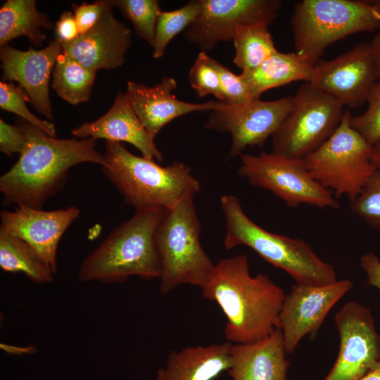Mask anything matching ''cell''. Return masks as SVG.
<instances>
[{"label": "cell", "mask_w": 380, "mask_h": 380, "mask_svg": "<svg viewBox=\"0 0 380 380\" xmlns=\"http://www.w3.org/2000/svg\"><path fill=\"white\" fill-rule=\"evenodd\" d=\"M202 295L221 308L224 336L232 343L255 342L279 329L285 293L266 274L252 276L246 255L220 259Z\"/></svg>", "instance_id": "cell-1"}, {"label": "cell", "mask_w": 380, "mask_h": 380, "mask_svg": "<svg viewBox=\"0 0 380 380\" xmlns=\"http://www.w3.org/2000/svg\"><path fill=\"white\" fill-rule=\"evenodd\" d=\"M22 125L27 144L16 163L0 177L5 204L42 209L64 187L71 167L84 163L107 165L94 139H57L27 122Z\"/></svg>", "instance_id": "cell-2"}, {"label": "cell", "mask_w": 380, "mask_h": 380, "mask_svg": "<svg viewBox=\"0 0 380 380\" xmlns=\"http://www.w3.org/2000/svg\"><path fill=\"white\" fill-rule=\"evenodd\" d=\"M163 210L137 209L83 260L79 281L121 283L132 276L160 278L161 264L156 235Z\"/></svg>", "instance_id": "cell-3"}, {"label": "cell", "mask_w": 380, "mask_h": 380, "mask_svg": "<svg viewBox=\"0 0 380 380\" xmlns=\"http://www.w3.org/2000/svg\"><path fill=\"white\" fill-rule=\"evenodd\" d=\"M104 156L107 165L101 167L103 173L135 210L171 209L201 190L200 182L184 163L162 166L154 159L132 154L120 142L109 141Z\"/></svg>", "instance_id": "cell-4"}, {"label": "cell", "mask_w": 380, "mask_h": 380, "mask_svg": "<svg viewBox=\"0 0 380 380\" xmlns=\"http://www.w3.org/2000/svg\"><path fill=\"white\" fill-rule=\"evenodd\" d=\"M225 219L227 250L246 246L262 259L284 270L298 285L324 286L338 281L334 267L322 260L303 240L269 232L244 212L238 198H220Z\"/></svg>", "instance_id": "cell-5"}, {"label": "cell", "mask_w": 380, "mask_h": 380, "mask_svg": "<svg viewBox=\"0 0 380 380\" xmlns=\"http://www.w3.org/2000/svg\"><path fill=\"white\" fill-rule=\"evenodd\" d=\"M194 196L171 209H163L156 235L161 272L160 292L167 293L181 284L203 288L215 265L200 242L201 225Z\"/></svg>", "instance_id": "cell-6"}, {"label": "cell", "mask_w": 380, "mask_h": 380, "mask_svg": "<svg viewBox=\"0 0 380 380\" xmlns=\"http://www.w3.org/2000/svg\"><path fill=\"white\" fill-rule=\"evenodd\" d=\"M291 27L296 52L315 66L335 42L353 34L379 30L380 15L367 1L303 0L295 5Z\"/></svg>", "instance_id": "cell-7"}, {"label": "cell", "mask_w": 380, "mask_h": 380, "mask_svg": "<svg viewBox=\"0 0 380 380\" xmlns=\"http://www.w3.org/2000/svg\"><path fill=\"white\" fill-rule=\"evenodd\" d=\"M352 115L344 110L333 134L303 158L311 177L336 197L350 202L362 191L376 168L370 160L372 146L350 125Z\"/></svg>", "instance_id": "cell-8"}, {"label": "cell", "mask_w": 380, "mask_h": 380, "mask_svg": "<svg viewBox=\"0 0 380 380\" xmlns=\"http://www.w3.org/2000/svg\"><path fill=\"white\" fill-rule=\"evenodd\" d=\"M341 103L310 82L292 96L291 110L272 135V153L303 158L324 143L338 127Z\"/></svg>", "instance_id": "cell-9"}, {"label": "cell", "mask_w": 380, "mask_h": 380, "mask_svg": "<svg viewBox=\"0 0 380 380\" xmlns=\"http://www.w3.org/2000/svg\"><path fill=\"white\" fill-rule=\"evenodd\" d=\"M239 175L248 183L271 191L287 206L308 204L319 208L338 209V201L310 175L303 158L274 153L258 156L242 153Z\"/></svg>", "instance_id": "cell-10"}, {"label": "cell", "mask_w": 380, "mask_h": 380, "mask_svg": "<svg viewBox=\"0 0 380 380\" xmlns=\"http://www.w3.org/2000/svg\"><path fill=\"white\" fill-rule=\"evenodd\" d=\"M292 105V96L274 101L252 99L229 104L217 101L205 124L207 129L229 132V157L240 156L247 147H262L276 132Z\"/></svg>", "instance_id": "cell-11"}, {"label": "cell", "mask_w": 380, "mask_h": 380, "mask_svg": "<svg viewBox=\"0 0 380 380\" xmlns=\"http://www.w3.org/2000/svg\"><path fill=\"white\" fill-rule=\"evenodd\" d=\"M201 12L185 30L189 42L202 51L221 42L232 41L236 27L256 23L269 25L283 4L279 0H200Z\"/></svg>", "instance_id": "cell-12"}, {"label": "cell", "mask_w": 380, "mask_h": 380, "mask_svg": "<svg viewBox=\"0 0 380 380\" xmlns=\"http://www.w3.org/2000/svg\"><path fill=\"white\" fill-rule=\"evenodd\" d=\"M340 338L336 360L324 380H359L380 360V335L371 311L355 301L336 314Z\"/></svg>", "instance_id": "cell-13"}, {"label": "cell", "mask_w": 380, "mask_h": 380, "mask_svg": "<svg viewBox=\"0 0 380 380\" xmlns=\"http://www.w3.org/2000/svg\"><path fill=\"white\" fill-rule=\"evenodd\" d=\"M377 81L370 42H365L334 59H320L310 83L343 106L355 108L367 101Z\"/></svg>", "instance_id": "cell-14"}, {"label": "cell", "mask_w": 380, "mask_h": 380, "mask_svg": "<svg viewBox=\"0 0 380 380\" xmlns=\"http://www.w3.org/2000/svg\"><path fill=\"white\" fill-rule=\"evenodd\" d=\"M353 287L350 279L324 286L293 285L279 316L286 353H293L305 336L316 334L331 308Z\"/></svg>", "instance_id": "cell-15"}, {"label": "cell", "mask_w": 380, "mask_h": 380, "mask_svg": "<svg viewBox=\"0 0 380 380\" xmlns=\"http://www.w3.org/2000/svg\"><path fill=\"white\" fill-rule=\"evenodd\" d=\"M80 215V210L75 206L44 210L20 205L13 211L1 212L0 232L27 242L55 274L60 240Z\"/></svg>", "instance_id": "cell-16"}, {"label": "cell", "mask_w": 380, "mask_h": 380, "mask_svg": "<svg viewBox=\"0 0 380 380\" xmlns=\"http://www.w3.org/2000/svg\"><path fill=\"white\" fill-rule=\"evenodd\" d=\"M63 52L62 44L56 39L39 50L30 48L24 51L8 44L0 49L3 79L17 82L35 109L50 121L54 117L49 98V80Z\"/></svg>", "instance_id": "cell-17"}, {"label": "cell", "mask_w": 380, "mask_h": 380, "mask_svg": "<svg viewBox=\"0 0 380 380\" xmlns=\"http://www.w3.org/2000/svg\"><path fill=\"white\" fill-rule=\"evenodd\" d=\"M113 7L108 8L89 31L62 44L63 53L95 71L122 66L132 44V31L116 19Z\"/></svg>", "instance_id": "cell-18"}, {"label": "cell", "mask_w": 380, "mask_h": 380, "mask_svg": "<svg viewBox=\"0 0 380 380\" xmlns=\"http://www.w3.org/2000/svg\"><path fill=\"white\" fill-rule=\"evenodd\" d=\"M177 81L165 76L153 87L129 81L125 93L146 130L154 137L160 130L174 119L193 112L213 110L215 101L192 103L177 99L172 91L177 89Z\"/></svg>", "instance_id": "cell-19"}, {"label": "cell", "mask_w": 380, "mask_h": 380, "mask_svg": "<svg viewBox=\"0 0 380 380\" xmlns=\"http://www.w3.org/2000/svg\"><path fill=\"white\" fill-rule=\"evenodd\" d=\"M76 138L103 139L106 141L127 142L134 146L142 156L163 161L154 137L144 127L124 93L120 92L110 109L99 119L84 122L71 131Z\"/></svg>", "instance_id": "cell-20"}, {"label": "cell", "mask_w": 380, "mask_h": 380, "mask_svg": "<svg viewBox=\"0 0 380 380\" xmlns=\"http://www.w3.org/2000/svg\"><path fill=\"white\" fill-rule=\"evenodd\" d=\"M282 331L276 329L266 337L252 343H232V380H286L289 362Z\"/></svg>", "instance_id": "cell-21"}, {"label": "cell", "mask_w": 380, "mask_h": 380, "mask_svg": "<svg viewBox=\"0 0 380 380\" xmlns=\"http://www.w3.org/2000/svg\"><path fill=\"white\" fill-rule=\"evenodd\" d=\"M232 344L228 341L173 350L155 380H214L230 367Z\"/></svg>", "instance_id": "cell-22"}, {"label": "cell", "mask_w": 380, "mask_h": 380, "mask_svg": "<svg viewBox=\"0 0 380 380\" xmlns=\"http://www.w3.org/2000/svg\"><path fill=\"white\" fill-rule=\"evenodd\" d=\"M314 65L297 52L278 51L259 66L240 74L246 83L252 97L260 99L265 91L290 82L303 80L310 82Z\"/></svg>", "instance_id": "cell-23"}, {"label": "cell", "mask_w": 380, "mask_h": 380, "mask_svg": "<svg viewBox=\"0 0 380 380\" xmlns=\"http://www.w3.org/2000/svg\"><path fill=\"white\" fill-rule=\"evenodd\" d=\"M52 27V22L38 11L34 0H8L0 8L1 46L23 36L40 46L46 38L42 29Z\"/></svg>", "instance_id": "cell-24"}, {"label": "cell", "mask_w": 380, "mask_h": 380, "mask_svg": "<svg viewBox=\"0 0 380 380\" xmlns=\"http://www.w3.org/2000/svg\"><path fill=\"white\" fill-rule=\"evenodd\" d=\"M0 267L8 272H21L35 284L53 281L54 274L37 251L23 239L0 232Z\"/></svg>", "instance_id": "cell-25"}, {"label": "cell", "mask_w": 380, "mask_h": 380, "mask_svg": "<svg viewBox=\"0 0 380 380\" xmlns=\"http://www.w3.org/2000/svg\"><path fill=\"white\" fill-rule=\"evenodd\" d=\"M268 26L256 23L236 27L232 39L235 49L233 62L242 71L259 66L277 51Z\"/></svg>", "instance_id": "cell-26"}, {"label": "cell", "mask_w": 380, "mask_h": 380, "mask_svg": "<svg viewBox=\"0 0 380 380\" xmlns=\"http://www.w3.org/2000/svg\"><path fill=\"white\" fill-rule=\"evenodd\" d=\"M96 72L63 52L53 68L51 87L72 105L87 102L91 97Z\"/></svg>", "instance_id": "cell-27"}, {"label": "cell", "mask_w": 380, "mask_h": 380, "mask_svg": "<svg viewBox=\"0 0 380 380\" xmlns=\"http://www.w3.org/2000/svg\"><path fill=\"white\" fill-rule=\"evenodd\" d=\"M201 10L200 0H192L175 10L162 11L158 19L152 46L153 57L156 59L162 57L170 41L194 22Z\"/></svg>", "instance_id": "cell-28"}, {"label": "cell", "mask_w": 380, "mask_h": 380, "mask_svg": "<svg viewBox=\"0 0 380 380\" xmlns=\"http://www.w3.org/2000/svg\"><path fill=\"white\" fill-rule=\"evenodd\" d=\"M132 23L137 35L153 46L158 19L162 12L157 0H111Z\"/></svg>", "instance_id": "cell-29"}, {"label": "cell", "mask_w": 380, "mask_h": 380, "mask_svg": "<svg viewBox=\"0 0 380 380\" xmlns=\"http://www.w3.org/2000/svg\"><path fill=\"white\" fill-rule=\"evenodd\" d=\"M350 203L353 213L371 227L380 230V168L375 170L360 194Z\"/></svg>", "instance_id": "cell-30"}, {"label": "cell", "mask_w": 380, "mask_h": 380, "mask_svg": "<svg viewBox=\"0 0 380 380\" xmlns=\"http://www.w3.org/2000/svg\"><path fill=\"white\" fill-rule=\"evenodd\" d=\"M213 58L201 51L189 70L188 78L192 89L200 97L208 94L223 101L218 73L213 65Z\"/></svg>", "instance_id": "cell-31"}, {"label": "cell", "mask_w": 380, "mask_h": 380, "mask_svg": "<svg viewBox=\"0 0 380 380\" xmlns=\"http://www.w3.org/2000/svg\"><path fill=\"white\" fill-rule=\"evenodd\" d=\"M26 99L25 94L12 82H0V107L17 114L46 134L55 137V125L51 122L42 120L32 113L26 105Z\"/></svg>", "instance_id": "cell-32"}, {"label": "cell", "mask_w": 380, "mask_h": 380, "mask_svg": "<svg viewBox=\"0 0 380 380\" xmlns=\"http://www.w3.org/2000/svg\"><path fill=\"white\" fill-rule=\"evenodd\" d=\"M368 108L361 115L351 116V127L372 146L380 139V81L373 86L367 97Z\"/></svg>", "instance_id": "cell-33"}, {"label": "cell", "mask_w": 380, "mask_h": 380, "mask_svg": "<svg viewBox=\"0 0 380 380\" xmlns=\"http://www.w3.org/2000/svg\"><path fill=\"white\" fill-rule=\"evenodd\" d=\"M213 62L220 78L223 97L222 102L236 104L254 99L246 83L240 75L233 73L229 68L215 59Z\"/></svg>", "instance_id": "cell-34"}, {"label": "cell", "mask_w": 380, "mask_h": 380, "mask_svg": "<svg viewBox=\"0 0 380 380\" xmlns=\"http://www.w3.org/2000/svg\"><path fill=\"white\" fill-rule=\"evenodd\" d=\"M113 6L111 0H99L92 4H72L74 15L80 34L91 29L101 18L103 13Z\"/></svg>", "instance_id": "cell-35"}, {"label": "cell", "mask_w": 380, "mask_h": 380, "mask_svg": "<svg viewBox=\"0 0 380 380\" xmlns=\"http://www.w3.org/2000/svg\"><path fill=\"white\" fill-rule=\"evenodd\" d=\"M27 144L25 129L14 126L0 120V151L8 156L13 153L20 154Z\"/></svg>", "instance_id": "cell-36"}, {"label": "cell", "mask_w": 380, "mask_h": 380, "mask_svg": "<svg viewBox=\"0 0 380 380\" xmlns=\"http://www.w3.org/2000/svg\"><path fill=\"white\" fill-rule=\"evenodd\" d=\"M55 39L61 44L75 39L80 34L74 13L64 11L58 18L55 26Z\"/></svg>", "instance_id": "cell-37"}, {"label": "cell", "mask_w": 380, "mask_h": 380, "mask_svg": "<svg viewBox=\"0 0 380 380\" xmlns=\"http://www.w3.org/2000/svg\"><path fill=\"white\" fill-rule=\"evenodd\" d=\"M360 266L365 272L369 284L380 290V260L373 253H367L360 258Z\"/></svg>", "instance_id": "cell-38"}, {"label": "cell", "mask_w": 380, "mask_h": 380, "mask_svg": "<svg viewBox=\"0 0 380 380\" xmlns=\"http://www.w3.org/2000/svg\"><path fill=\"white\" fill-rule=\"evenodd\" d=\"M370 44L378 80L380 81V32L372 38Z\"/></svg>", "instance_id": "cell-39"}, {"label": "cell", "mask_w": 380, "mask_h": 380, "mask_svg": "<svg viewBox=\"0 0 380 380\" xmlns=\"http://www.w3.org/2000/svg\"><path fill=\"white\" fill-rule=\"evenodd\" d=\"M370 160L376 169L380 168V139L372 146Z\"/></svg>", "instance_id": "cell-40"}, {"label": "cell", "mask_w": 380, "mask_h": 380, "mask_svg": "<svg viewBox=\"0 0 380 380\" xmlns=\"http://www.w3.org/2000/svg\"><path fill=\"white\" fill-rule=\"evenodd\" d=\"M359 380H380V360Z\"/></svg>", "instance_id": "cell-41"}, {"label": "cell", "mask_w": 380, "mask_h": 380, "mask_svg": "<svg viewBox=\"0 0 380 380\" xmlns=\"http://www.w3.org/2000/svg\"><path fill=\"white\" fill-rule=\"evenodd\" d=\"M370 4L380 15V0L370 1Z\"/></svg>", "instance_id": "cell-42"}]
</instances>
